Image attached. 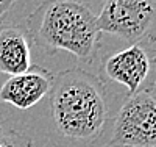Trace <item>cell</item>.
Here are the masks:
<instances>
[{"label":"cell","instance_id":"9","mask_svg":"<svg viewBox=\"0 0 156 147\" xmlns=\"http://www.w3.org/2000/svg\"><path fill=\"white\" fill-rule=\"evenodd\" d=\"M16 2L17 0H0V24L3 22V19L6 17V14L11 11Z\"/></svg>","mask_w":156,"mask_h":147},{"label":"cell","instance_id":"7","mask_svg":"<svg viewBox=\"0 0 156 147\" xmlns=\"http://www.w3.org/2000/svg\"><path fill=\"white\" fill-rule=\"evenodd\" d=\"M30 42L25 27L0 24V75H19L31 68Z\"/></svg>","mask_w":156,"mask_h":147},{"label":"cell","instance_id":"2","mask_svg":"<svg viewBox=\"0 0 156 147\" xmlns=\"http://www.w3.org/2000/svg\"><path fill=\"white\" fill-rule=\"evenodd\" d=\"M25 30L48 55L67 52L83 64H92L101 47L97 14L80 0H44L27 17Z\"/></svg>","mask_w":156,"mask_h":147},{"label":"cell","instance_id":"8","mask_svg":"<svg viewBox=\"0 0 156 147\" xmlns=\"http://www.w3.org/2000/svg\"><path fill=\"white\" fill-rule=\"evenodd\" d=\"M0 147H33V141L23 131L2 130L0 131Z\"/></svg>","mask_w":156,"mask_h":147},{"label":"cell","instance_id":"5","mask_svg":"<svg viewBox=\"0 0 156 147\" xmlns=\"http://www.w3.org/2000/svg\"><path fill=\"white\" fill-rule=\"evenodd\" d=\"M103 147H156V99L151 94L126 97Z\"/></svg>","mask_w":156,"mask_h":147},{"label":"cell","instance_id":"3","mask_svg":"<svg viewBox=\"0 0 156 147\" xmlns=\"http://www.w3.org/2000/svg\"><path fill=\"white\" fill-rule=\"evenodd\" d=\"M103 83L114 82L126 88L128 97L151 94L156 88V38H145L109 53L100 66Z\"/></svg>","mask_w":156,"mask_h":147},{"label":"cell","instance_id":"4","mask_svg":"<svg viewBox=\"0 0 156 147\" xmlns=\"http://www.w3.org/2000/svg\"><path fill=\"white\" fill-rule=\"evenodd\" d=\"M97 25L101 33L128 42L156 38V0H105Z\"/></svg>","mask_w":156,"mask_h":147},{"label":"cell","instance_id":"6","mask_svg":"<svg viewBox=\"0 0 156 147\" xmlns=\"http://www.w3.org/2000/svg\"><path fill=\"white\" fill-rule=\"evenodd\" d=\"M51 83L53 75L47 69L31 66L27 72L0 82V102L19 110H28L48 96Z\"/></svg>","mask_w":156,"mask_h":147},{"label":"cell","instance_id":"10","mask_svg":"<svg viewBox=\"0 0 156 147\" xmlns=\"http://www.w3.org/2000/svg\"><path fill=\"white\" fill-rule=\"evenodd\" d=\"M0 131H2V124H0Z\"/></svg>","mask_w":156,"mask_h":147},{"label":"cell","instance_id":"1","mask_svg":"<svg viewBox=\"0 0 156 147\" xmlns=\"http://www.w3.org/2000/svg\"><path fill=\"white\" fill-rule=\"evenodd\" d=\"M48 102L56 131L69 139L95 141L109 121L106 85L81 68L53 75Z\"/></svg>","mask_w":156,"mask_h":147}]
</instances>
